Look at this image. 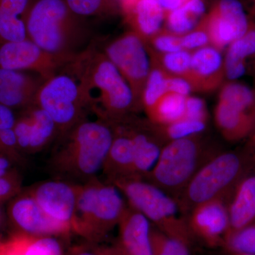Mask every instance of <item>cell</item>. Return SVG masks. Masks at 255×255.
<instances>
[{
    "instance_id": "bcb514c9",
    "label": "cell",
    "mask_w": 255,
    "mask_h": 255,
    "mask_svg": "<svg viewBox=\"0 0 255 255\" xmlns=\"http://www.w3.org/2000/svg\"><path fill=\"white\" fill-rule=\"evenodd\" d=\"M5 217H6V216H5L4 210L1 208V205H0V227H1V225L4 223Z\"/></svg>"
},
{
    "instance_id": "f907efd6",
    "label": "cell",
    "mask_w": 255,
    "mask_h": 255,
    "mask_svg": "<svg viewBox=\"0 0 255 255\" xmlns=\"http://www.w3.org/2000/svg\"><path fill=\"white\" fill-rule=\"evenodd\" d=\"M254 69H255V63H254Z\"/></svg>"
},
{
    "instance_id": "44dd1931",
    "label": "cell",
    "mask_w": 255,
    "mask_h": 255,
    "mask_svg": "<svg viewBox=\"0 0 255 255\" xmlns=\"http://www.w3.org/2000/svg\"><path fill=\"white\" fill-rule=\"evenodd\" d=\"M214 120L221 135L230 142H238L253 134L255 116L238 110L223 101H218Z\"/></svg>"
},
{
    "instance_id": "db71d44e",
    "label": "cell",
    "mask_w": 255,
    "mask_h": 255,
    "mask_svg": "<svg viewBox=\"0 0 255 255\" xmlns=\"http://www.w3.org/2000/svg\"><path fill=\"white\" fill-rule=\"evenodd\" d=\"M0 240H1V238H0Z\"/></svg>"
},
{
    "instance_id": "8992f818",
    "label": "cell",
    "mask_w": 255,
    "mask_h": 255,
    "mask_svg": "<svg viewBox=\"0 0 255 255\" xmlns=\"http://www.w3.org/2000/svg\"><path fill=\"white\" fill-rule=\"evenodd\" d=\"M127 198L128 205L167 236L191 246L193 236L187 221L179 216L177 201L147 181L125 178L110 182Z\"/></svg>"
},
{
    "instance_id": "3957f363",
    "label": "cell",
    "mask_w": 255,
    "mask_h": 255,
    "mask_svg": "<svg viewBox=\"0 0 255 255\" xmlns=\"http://www.w3.org/2000/svg\"><path fill=\"white\" fill-rule=\"evenodd\" d=\"M127 205L113 184L96 177L78 184L74 234L87 243L99 244L118 226Z\"/></svg>"
},
{
    "instance_id": "9c48e42d",
    "label": "cell",
    "mask_w": 255,
    "mask_h": 255,
    "mask_svg": "<svg viewBox=\"0 0 255 255\" xmlns=\"http://www.w3.org/2000/svg\"><path fill=\"white\" fill-rule=\"evenodd\" d=\"M105 55L131 87L137 103H141L142 91L152 65L145 40L135 32L127 33L111 42L106 47Z\"/></svg>"
},
{
    "instance_id": "c3c4849f",
    "label": "cell",
    "mask_w": 255,
    "mask_h": 255,
    "mask_svg": "<svg viewBox=\"0 0 255 255\" xmlns=\"http://www.w3.org/2000/svg\"><path fill=\"white\" fill-rule=\"evenodd\" d=\"M252 135H253V144H254V145L255 147V128L254 131H253V134H252Z\"/></svg>"
},
{
    "instance_id": "74e56055",
    "label": "cell",
    "mask_w": 255,
    "mask_h": 255,
    "mask_svg": "<svg viewBox=\"0 0 255 255\" xmlns=\"http://www.w3.org/2000/svg\"><path fill=\"white\" fill-rule=\"evenodd\" d=\"M181 43L182 49L190 52L211 45L209 33L204 22L196 26L192 31L181 36Z\"/></svg>"
},
{
    "instance_id": "7bdbcfd3",
    "label": "cell",
    "mask_w": 255,
    "mask_h": 255,
    "mask_svg": "<svg viewBox=\"0 0 255 255\" xmlns=\"http://www.w3.org/2000/svg\"><path fill=\"white\" fill-rule=\"evenodd\" d=\"M16 122V118L12 110L0 104V130L12 128Z\"/></svg>"
},
{
    "instance_id": "277c9868",
    "label": "cell",
    "mask_w": 255,
    "mask_h": 255,
    "mask_svg": "<svg viewBox=\"0 0 255 255\" xmlns=\"http://www.w3.org/2000/svg\"><path fill=\"white\" fill-rule=\"evenodd\" d=\"M216 153L201 134L170 140L162 146L155 165L142 179L176 201L198 170Z\"/></svg>"
},
{
    "instance_id": "8fae6325",
    "label": "cell",
    "mask_w": 255,
    "mask_h": 255,
    "mask_svg": "<svg viewBox=\"0 0 255 255\" xmlns=\"http://www.w3.org/2000/svg\"><path fill=\"white\" fill-rule=\"evenodd\" d=\"M6 216L16 232L38 236H68L70 228L50 219L28 190L21 191L10 201Z\"/></svg>"
},
{
    "instance_id": "f546056e",
    "label": "cell",
    "mask_w": 255,
    "mask_h": 255,
    "mask_svg": "<svg viewBox=\"0 0 255 255\" xmlns=\"http://www.w3.org/2000/svg\"><path fill=\"white\" fill-rule=\"evenodd\" d=\"M151 69L146 80L141 97V105L145 112L150 110L161 97L167 93L168 74L151 58Z\"/></svg>"
},
{
    "instance_id": "7c38bea8",
    "label": "cell",
    "mask_w": 255,
    "mask_h": 255,
    "mask_svg": "<svg viewBox=\"0 0 255 255\" xmlns=\"http://www.w3.org/2000/svg\"><path fill=\"white\" fill-rule=\"evenodd\" d=\"M78 187V184L55 179L38 183L28 190L50 219L73 233Z\"/></svg>"
},
{
    "instance_id": "e0dca14e",
    "label": "cell",
    "mask_w": 255,
    "mask_h": 255,
    "mask_svg": "<svg viewBox=\"0 0 255 255\" xmlns=\"http://www.w3.org/2000/svg\"><path fill=\"white\" fill-rule=\"evenodd\" d=\"M114 130V138L102 172L107 182L132 177L133 147L130 133L122 119H105Z\"/></svg>"
},
{
    "instance_id": "4dcf8cb0",
    "label": "cell",
    "mask_w": 255,
    "mask_h": 255,
    "mask_svg": "<svg viewBox=\"0 0 255 255\" xmlns=\"http://www.w3.org/2000/svg\"><path fill=\"white\" fill-rule=\"evenodd\" d=\"M151 58L158 64L164 71L171 75L187 79L190 72L191 52L181 49L172 53L158 54L153 53Z\"/></svg>"
},
{
    "instance_id": "60d3db41",
    "label": "cell",
    "mask_w": 255,
    "mask_h": 255,
    "mask_svg": "<svg viewBox=\"0 0 255 255\" xmlns=\"http://www.w3.org/2000/svg\"><path fill=\"white\" fill-rule=\"evenodd\" d=\"M184 117L207 122L208 112L204 100L191 95L186 97Z\"/></svg>"
},
{
    "instance_id": "52a82bcc",
    "label": "cell",
    "mask_w": 255,
    "mask_h": 255,
    "mask_svg": "<svg viewBox=\"0 0 255 255\" xmlns=\"http://www.w3.org/2000/svg\"><path fill=\"white\" fill-rule=\"evenodd\" d=\"M243 172L244 162L238 154L216 153L198 170L176 200L179 210L189 214L201 203L223 199L237 186Z\"/></svg>"
},
{
    "instance_id": "cb8c5ba5",
    "label": "cell",
    "mask_w": 255,
    "mask_h": 255,
    "mask_svg": "<svg viewBox=\"0 0 255 255\" xmlns=\"http://www.w3.org/2000/svg\"><path fill=\"white\" fill-rule=\"evenodd\" d=\"M255 55V22L250 21L246 33L227 47L224 57L226 79L234 81L246 72V60Z\"/></svg>"
},
{
    "instance_id": "7a4b0ae2",
    "label": "cell",
    "mask_w": 255,
    "mask_h": 255,
    "mask_svg": "<svg viewBox=\"0 0 255 255\" xmlns=\"http://www.w3.org/2000/svg\"><path fill=\"white\" fill-rule=\"evenodd\" d=\"M75 58L82 96L100 118L127 117L137 105L131 87L105 53H83Z\"/></svg>"
},
{
    "instance_id": "7dc6e473",
    "label": "cell",
    "mask_w": 255,
    "mask_h": 255,
    "mask_svg": "<svg viewBox=\"0 0 255 255\" xmlns=\"http://www.w3.org/2000/svg\"><path fill=\"white\" fill-rule=\"evenodd\" d=\"M251 13L253 16H255V1L253 2V7H252Z\"/></svg>"
},
{
    "instance_id": "d6986e66",
    "label": "cell",
    "mask_w": 255,
    "mask_h": 255,
    "mask_svg": "<svg viewBox=\"0 0 255 255\" xmlns=\"http://www.w3.org/2000/svg\"><path fill=\"white\" fill-rule=\"evenodd\" d=\"M127 126L133 147L132 177L143 179L152 169L158 158L162 146L159 145L158 137L150 125L142 122H129L122 117Z\"/></svg>"
},
{
    "instance_id": "484cf974",
    "label": "cell",
    "mask_w": 255,
    "mask_h": 255,
    "mask_svg": "<svg viewBox=\"0 0 255 255\" xmlns=\"http://www.w3.org/2000/svg\"><path fill=\"white\" fill-rule=\"evenodd\" d=\"M26 112L31 119L28 154H34L43 150L58 138V128L49 114L38 106L28 107Z\"/></svg>"
},
{
    "instance_id": "83f0119b",
    "label": "cell",
    "mask_w": 255,
    "mask_h": 255,
    "mask_svg": "<svg viewBox=\"0 0 255 255\" xmlns=\"http://www.w3.org/2000/svg\"><path fill=\"white\" fill-rule=\"evenodd\" d=\"M219 100L255 116V90L246 85L234 81L223 84Z\"/></svg>"
},
{
    "instance_id": "f35d334b",
    "label": "cell",
    "mask_w": 255,
    "mask_h": 255,
    "mask_svg": "<svg viewBox=\"0 0 255 255\" xmlns=\"http://www.w3.org/2000/svg\"><path fill=\"white\" fill-rule=\"evenodd\" d=\"M69 9L77 16H91L102 12L106 0H65Z\"/></svg>"
},
{
    "instance_id": "5bb4252c",
    "label": "cell",
    "mask_w": 255,
    "mask_h": 255,
    "mask_svg": "<svg viewBox=\"0 0 255 255\" xmlns=\"http://www.w3.org/2000/svg\"><path fill=\"white\" fill-rule=\"evenodd\" d=\"M189 214L187 222L193 236L200 238L211 248L224 246L230 221L223 199L201 203Z\"/></svg>"
},
{
    "instance_id": "ab89813d",
    "label": "cell",
    "mask_w": 255,
    "mask_h": 255,
    "mask_svg": "<svg viewBox=\"0 0 255 255\" xmlns=\"http://www.w3.org/2000/svg\"><path fill=\"white\" fill-rule=\"evenodd\" d=\"M68 255H122L114 246L105 247L99 244L87 243L74 246L69 251Z\"/></svg>"
},
{
    "instance_id": "ee69618b",
    "label": "cell",
    "mask_w": 255,
    "mask_h": 255,
    "mask_svg": "<svg viewBox=\"0 0 255 255\" xmlns=\"http://www.w3.org/2000/svg\"><path fill=\"white\" fill-rule=\"evenodd\" d=\"M182 6L198 18L202 16L205 12V4L203 0H187Z\"/></svg>"
},
{
    "instance_id": "5b68a950",
    "label": "cell",
    "mask_w": 255,
    "mask_h": 255,
    "mask_svg": "<svg viewBox=\"0 0 255 255\" xmlns=\"http://www.w3.org/2000/svg\"><path fill=\"white\" fill-rule=\"evenodd\" d=\"M26 25L28 39L45 51L64 58L78 56L81 29L65 0H33Z\"/></svg>"
},
{
    "instance_id": "e575fe53",
    "label": "cell",
    "mask_w": 255,
    "mask_h": 255,
    "mask_svg": "<svg viewBox=\"0 0 255 255\" xmlns=\"http://www.w3.org/2000/svg\"><path fill=\"white\" fill-rule=\"evenodd\" d=\"M0 153L13 163L22 164L25 162L24 155L18 147L14 128L0 130Z\"/></svg>"
},
{
    "instance_id": "4316f807",
    "label": "cell",
    "mask_w": 255,
    "mask_h": 255,
    "mask_svg": "<svg viewBox=\"0 0 255 255\" xmlns=\"http://www.w3.org/2000/svg\"><path fill=\"white\" fill-rule=\"evenodd\" d=\"M186 97L167 92L146 112L149 122L155 126H166L184 118Z\"/></svg>"
},
{
    "instance_id": "f6af8a7d",
    "label": "cell",
    "mask_w": 255,
    "mask_h": 255,
    "mask_svg": "<svg viewBox=\"0 0 255 255\" xmlns=\"http://www.w3.org/2000/svg\"><path fill=\"white\" fill-rule=\"evenodd\" d=\"M12 164L13 162L7 157L0 153V177L12 170V168H11Z\"/></svg>"
},
{
    "instance_id": "b9f144b4",
    "label": "cell",
    "mask_w": 255,
    "mask_h": 255,
    "mask_svg": "<svg viewBox=\"0 0 255 255\" xmlns=\"http://www.w3.org/2000/svg\"><path fill=\"white\" fill-rule=\"evenodd\" d=\"M167 92L187 97L194 91L189 80L183 77L169 75L167 80Z\"/></svg>"
},
{
    "instance_id": "30bf717a",
    "label": "cell",
    "mask_w": 255,
    "mask_h": 255,
    "mask_svg": "<svg viewBox=\"0 0 255 255\" xmlns=\"http://www.w3.org/2000/svg\"><path fill=\"white\" fill-rule=\"evenodd\" d=\"M74 58L48 53L28 38L0 45V68L33 72L45 80L58 73Z\"/></svg>"
},
{
    "instance_id": "603a6c76",
    "label": "cell",
    "mask_w": 255,
    "mask_h": 255,
    "mask_svg": "<svg viewBox=\"0 0 255 255\" xmlns=\"http://www.w3.org/2000/svg\"><path fill=\"white\" fill-rule=\"evenodd\" d=\"M228 209L230 227L226 236L255 222V176L240 181Z\"/></svg>"
},
{
    "instance_id": "8d00e7d4",
    "label": "cell",
    "mask_w": 255,
    "mask_h": 255,
    "mask_svg": "<svg viewBox=\"0 0 255 255\" xmlns=\"http://www.w3.org/2000/svg\"><path fill=\"white\" fill-rule=\"evenodd\" d=\"M21 184V175L14 169L0 177V205L19 194Z\"/></svg>"
},
{
    "instance_id": "d590c367",
    "label": "cell",
    "mask_w": 255,
    "mask_h": 255,
    "mask_svg": "<svg viewBox=\"0 0 255 255\" xmlns=\"http://www.w3.org/2000/svg\"><path fill=\"white\" fill-rule=\"evenodd\" d=\"M149 41L152 48L158 54L172 53L182 49L181 36L171 33L167 30L159 31Z\"/></svg>"
},
{
    "instance_id": "ffe728a7",
    "label": "cell",
    "mask_w": 255,
    "mask_h": 255,
    "mask_svg": "<svg viewBox=\"0 0 255 255\" xmlns=\"http://www.w3.org/2000/svg\"><path fill=\"white\" fill-rule=\"evenodd\" d=\"M0 255H65L63 247L54 236H32L15 232L0 240Z\"/></svg>"
},
{
    "instance_id": "4fadbf2b",
    "label": "cell",
    "mask_w": 255,
    "mask_h": 255,
    "mask_svg": "<svg viewBox=\"0 0 255 255\" xmlns=\"http://www.w3.org/2000/svg\"><path fill=\"white\" fill-rule=\"evenodd\" d=\"M249 23L239 0H219L204 22L210 44L221 51L243 36Z\"/></svg>"
},
{
    "instance_id": "681fc988",
    "label": "cell",
    "mask_w": 255,
    "mask_h": 255,
    "mask_svg": "<svg viewBox=\"0 0 255 255\" xmlns=\"http://www.w3.org/2000/svg\"><path fill=\"white\" fill-rule=\"evenodd\" d=\"M234 255H255L245 254V253H240V254H234Z\"/></svg>"
},
{
    "instance_id": "2e32d148",
    "label": "cell",
    "mask_w": 255,
    "mask_h": 255,
    "mask_svg": "<svg viewBox=\"0 0 255 255\" xmlns=\"http://www.w3.org/2000/svg\"><path fill=\"white\" fill-rule=\"evenodd\" d=\"M150 226L143 215L127 205L118 225V239L113 246L122 255H152Z\"/></svg>"
},
{
    "instance_id": "1f68e13d",
    "label": "cell",
    "mask_w": 255,
    "mask_h": 255,
    "mask_svg": "<svg viewBox=\"0 0 255 255\" xmlns=\"http://www.w3.org/2000/svg\"><path fill=\"white\" fill-rule=\"evenodd\" d=\"M150 239L152 255H191L190 246L171 237L150 226Z\"/></svg>"
},
{
    "instance_id": "f1b7e54d",
    "label": "cell",
    "mask_w": 255,
    "mask_h": 255,
    "mask_svg": "<svg viewBox=\"0 0 255 255\" xmlns=\"http://www.w3.org/2000/svg\"><path fill=\"white\" fill-rule=\"evenodd\" d=\"M151 124L152 130L160 139L167 142L201 134L205 130L207 122L184 118L166 126H155Z\"/></svg>"
},
{
    "instance_id": "816d5d0a",
    "label": "cell",
    "mask_w": 255,
    "mask_h": 255,
    "mask_svg": "<svg viewBox=\"0 0 255 255\" xmlns=\"http://www.w3.org/2000/svg\"><path fill=\"white\" fill-rule=\"evenodd\" d=\"M252 1H253V2H254V1H255V0H252Z\"/></svg>"
},
{
    "instance_id": "836d02e7",
    "label": "cell",
    "mask_w": 255,
    "mask_h": 255,
    "mask_svg": "<svg viewBox=\"0 0 255 255\" xmlns=\"http://www.w3.org/2000/svg\"><path fill=\"white\" fill-rule=\"evenodd\" d=\"M167 31L182 36L198 26L199 18L189 13L184 6L166 13Z\"/></svg>"
},
{
    "instance_id": "ba28073f",
    "label": "cell",
    "mask_w": 255,
    "mask_h": 255,
    "mask_svg": "<svg viewBox=\"0 0 255 255\" xmlns=\"http://www.w3.org/2000/svg\"><path fill=\"white\" fill-rule=\"evenodd\" d=\"M35 105L53 119L58 128V138L86 119L88 109L78 77L63 72L43 82L37 92Z\"/></svg>"
},
{
    "instance_id": "d6a6232c",
    "label": "cell",
    "mask_w": 255,
    "mask_h": 255,
    "mask_svg": "<svg viewBox=\"0 0 255 255\" xmlns=\"http://www.w3.org/2000/svg\"><path fill=\"white\" fill-rule=\"evenodd\" d=\"M224 247L234 254L255 255V221L225 238Z\"/></svg>"
},
{
    "instance_id": "7402d4cb",
    "label": "cell",
    "mask_w": 255,
    "mask_h": 255,
    "mask_svg": "<svg viewBox=\"0 0 255 255\" xmlns=\"http://www.w3.org/2000/svg\"><path fill=\"white\" fill-rule=\"evenodd\" d=\"M33 0H0V45L28 38L26 16Z\"/></svg>"
},
{
    "instance_id": "d4e9b609",
    "label": "cell",
    "mask_w": 255,
    "mask_h": 255,
    "mask_svg": "<svg viewBox=\"0 0 255 255\" xmlns=\"http://www.w3.org/2000/svg\"><path fill=\"white\" fill-rule=\"evenodd\" d=\"M134 23L144 40H150L161 31L166 12L157 0H133Z\"/></svg>"
},
{
    "instance_id": "f5cc1de1",
    "label": "cell",
    "mask_w": 255,
    "mask_h": 255,
    "mask_svg": "<svg viewBox=\"0 0 255 255\" xmlns=\"http://www.w3.org/2000/svg\"><path fill=\"white\" fill-rule=\"evenodd\" d=\"M187 1V0H186V1ZM186 1H185V2H186Z\"/></svg>"
},
{
    "instance_id": "ac0fdd59",
    "label": "cell",
    "mask_w": 255,
    "mask_h": 255,
    "mask_svg": "<svg viewBox=\"0 0 255 255\" xmlns=\"http://www.w3.org/2000/svg\"><path fill=\"white\" fill-rule=\"evenodd\" d=\"M39 78L0 68V104L11 110L35 105L37 92L45 81Z\"/></svg>"
},
{
    "instance_id": "6da1fadb",
    "label": "cell",
    "mask_w": 255,
    "mask_h": 255,
    "mask_svg": "<svg viewBox=\"0 0 255 255\" xmlns=\"http://www.w3.org/2000/svg\"><path fill=\"white\" fill-rule=\"evenodd\" d=\"M113 138V128L108 121L85 119L58 138L48 169L55 179L85 184L102 171Z\"/></svg>"
},
{
    "instance_id": "9a60e30c",
    "label": "cell",
    "mask_w": 255,
    "mask_h": 255,
    "mask_svg": "<svg viewBox=\"0 0 255 255\" xmlns=\"http://www.w3.org/2000/svg\"><path fill=\"white\" fill-rule=\"evenodd\" d=\"M225 79L224 57L221 50L209 45L191 52V68L187 80L194 91H214L222 86Z\"/></svg>"
}]
</instances>
